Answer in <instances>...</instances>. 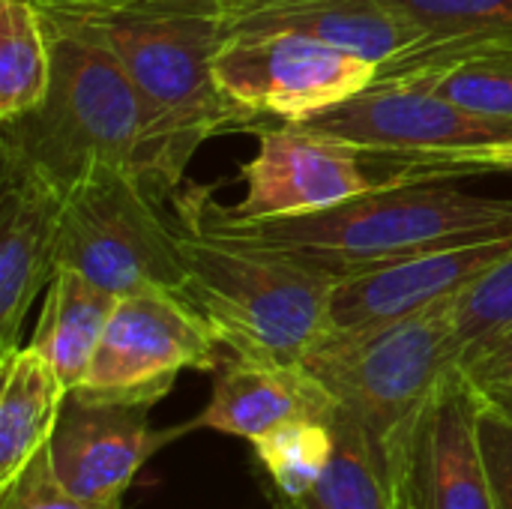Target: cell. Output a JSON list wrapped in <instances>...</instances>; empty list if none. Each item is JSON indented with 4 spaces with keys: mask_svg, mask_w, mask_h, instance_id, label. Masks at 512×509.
Segmentation results:
<instances>
[{
    "mask_svg": "<svg viewBox=\"0 0 512 509\" xmlns=\"http://www.w3.org/2000/svg\"><path fill=\"white\" fill-rule=\"evenodd\" d=\"M45 21L108 51L153 105L174 180L198 147L249 129L216 81L222 0H36Z\"/></svg>",
    "mask_w": 512,
    "mask_h": 509,
    "instance_id": "cell-1",
    "label": "cell"
},
{
    "mask_svg": "<svg viewBox=\"0 0 512 509\" xmlns=\"http://www.w3.org/2000/svg\"><path fill=\"white\" fill-rule=\"evenodd\" d=\"M54 72L45 99L0 123V168L39 174L69 189L90 165H120L141 174L162 198L177 192L162 123L126 75L99 45L51 27Z\"/></svg>",
    "mask_w": 512,
    "mask_h": 509,
    "instance_id": "cell-2",
    "label": "cell"
},
{
    "mask_svg": "<svg viewBox=\"0 0 512 509\" xmlns=\"http://www.w3.org/2000/svg\"><path fill=\"white\" fill-rule=\"evenodd\" d=\"M174 219L186 264L183 297L204 315L225 351L303 363L330 333L336 276L294 252L213 225L201 186L174 192Z\"/></svg>",
    "mask_w": 512,
    "mask_h": 509,
    "instance_id": "cell-3",
    "label": "cell"
},
{
    "mask_svg": "<svg viewBox=\"0 0 512 509\" xmlns=\"http://www.w3.org/2000/svg\"><path fill=\"white\" fill-rule=\"evenodd\" d=\"M201 201L213 225L294 252L333 276L426 249L512 237V198L474 195L441 183H381L330 210L264 222L225 216L207 186H201Z\"/></svg>",
    "mask_w": 512,
    "mask_h": 509,
    "instance_id": "cell-4",
    "label": "cell"
},
{
    "mask_svg": "<svg viewBox=\"0 0 512 509\" xmlns=\"http://www.w3.org/2000/svg\"><path fill=\"white\" fill-rule=\"evenodd\" d=\"M303 366L384 453L387 441L420 414L441 378L459 366L456 297L387 324L327 333Z\"/></svg>",
    "mask_w": 512,
    "mask_h": 509,
    "instance_id": "cell-5",
    "label": "cell"
},
{
    "mask_svg": "<svg viewBox=\"0 0 512 509\" xmlns=\"http://www.w3.org/2000/svg\"><path fill=\"white\" fill-rule=\"evenodd\" d=\"M135 171L90 165L66 192L57 231V270H75L117 297L186 291L177 219Z\"/></svg>",
    "mask_w": 512,
    "mask_h": 509,
    "instance_id": "cell-6",
    "label": "cell"
},
{
    "mask_svg": "<svg viewBox=\"0 0 512 509\" xmlns=\"http://www.w3.org/2000/svg\"><path fill=\"white\" fill-rule=\"evenodd\" d=\"M222 342L204 315L174 291H138L117 300L84 381L69 393L84 402L153 408L180 372H216Z\"/></svg>",
    "mask_w": 512,
    "mask_h": 509,
    "instance_id": "cell-7",
    "label": "cell"
},
{
    "mask_svg": "<svg viewBox=\"0 0 512 509\" xmlns=\"http://www.w3.org/2000/svg\"><path fill=\"white\" fill-rule=\"evenodd\" d=\"M378 63L303 33H228L216 81L228 105L255 129L258 117L303 123L372 87Z\"/></svg>",
    "mask_w": 512,
    "mask_h": 509,
    "instance_id": "cell-8",
    "label": "cell"
},
{
    "mask_svg": "<svg viewBox=\"0 0 512 509\" xmlns=\"http://www.w3.org/2000/svg\"><path fill=\"white\" fill-rule=\"evenodd\" d=\"M384 459L405 509H498L480 444V390L462 366L387 441Z\"/></svg>",
    "mask_w": 512,
    "mask_h": 509,
    "instance_id": "cell-9",
    "label": "cell"
},
{
    "mask_svg": "<svg viewBox=\"0 0 512 509\" xmlns=\"http://www.w3.org/2000/svg\"><path fill=\"white\" fill-rule=\"evenodd\" d=\"M240 177L246 195L231 207L222 204V213L243 222L321 213L381 186L366 171L360 147L312 123L264 129Z\"/></svg>",
    "mask_w": 512,
    "mask_h": 509,
    "instance_id": "cell-10",
    "label": "cell"
},
{
    "mask_svg": "<svg viewBox=\"0 0 512 509\" xmlns=\"http://www.w3.org/2000/svg\"><path fill=\"white\" fill-rule=\"evenodd\" d=\"M372 156L441 153L468 144L510 138L512 126L480 117L423 87H366L363 93L330 105L309 120Z\"/></svg>",
    "mask_w": 512,
    "mask_h": 509,
    "instance_id": "cell-11",
    "label": "cell"
},
{
    "mask_svg": "<svg viewBox=\"0 0 512 509\" xmlns=\"http://www.w3.org/2000/svg\"><path fill=\"white\" fill-rule=\"evenodd\" d=\"M512 252V237L426 249L396 261L336 276L330 297V333H351L414 315L459 297Z\"/></svg>",
    "mask_w": 512,
    "mask_h": 509,
    "instance_id": "cell-12",
    "label": "cell"
},
{
    "mask_svg": "<svg viewBox=\"0 0 512 509\" xmlns=\"http://www.w3.org/2000/svg\"><path fill=\"white\" fill-rule=\"evenodd\" d=\"M150 408L105 405L66 396L60 420L48 438V459L57 480L78 498L93 504L123 501V492L141 465L165 444L192 429V420L177 429H153Z\"/></svg>",
    "mask_w": 512,
    "mask_h": 509,
    "instance_id": "cell-13",
    "label": "cell"
},
{
    "mask_svg": "<svg viewBox=\"0 0 512 509\" xmlns=\"http://www.w3.org/2000/svg\"><path fill=\"white\" fill-rule=\"evenodd\" d=\"M3 171L0 195V360L21 348L33 300L57 273L63 189L21 168Z\"/></svg>",
    "mask_w": 512,
    "mask_h": 509,
    "instance_id": "cell-14",
    "label": "cell"
},
{
    "mask_svg": "<svg viewBox=\"0 0 512 509\" xmlns=\"http://www.w3.org/2000/svg\"><path fill=\"white\" fill-rule=\"evenodd\" d=\"M423 87L512 126V30L420 39L378 63L372 87Z\"/></svg>",
    "mask_w": 512,
    "mask_h": 509,
    "instance_id": "cell-15",
    "label": "cell"
},
{
    "mask_svg": "<svg viewBox=\"0 0 512 509\" xmlns=\"http://www.w3.org/2000/svg\"><path fill=\"white\" fill-rule=\"evenodd\" d=\"M228 33H303L375 63L426 33L390 0H222Z\"/></svg>",
    "mask_w": 512,
    "mask_h": 509,
    "instance_id": "cell-16",
    "label": "cell"
},
{
    "mask_svg": "<svg viewBox=\"0 0 512 509\" xmlns=\"http://www.w3.org/2000/svg\"><path fill=\"white\" fill-rule=\"evenodd\" d=\"M336 402L303 363H276L228 354L216 369L213 393L192 429H213L249 444L297 417H330Z\"/></svg>",
    "mask_w": 512,
    "mask_h": 509,
    "instance_id": "cell-17",
    "label": "cell"
},
{
    "mask_svg": "<svg viewBox=\"0 0 512 509\" xmlns=\"http://www.w3.org/2000/svg\"><path fill=\"white\" fill-rule=\"evenodd\" d=\"M0 489L9 486L21 468L48 447L60 420L66 387L54 366L33 345H21L0 360Z\"/></svg>",
    "mask_w": 512,
    "mask_h": 509,
    "instance_id": "cell-18",
    "label": "cell"
},
{
    "mask_svg": "<svg viewBox=\"0 0 512 509\" xmlns=\"http://www.w3.org/2000/svg\"><path fill=\"white\" fill-rule=\"evenodd\" d=\"M117 300L120 297L114 291L75 270H57L45 288L42 315L30 345L45 354L66 393L84 381Z\"/></svg>",
    "mask_w": 512,
    "mask_h": 509,
    "instance_id": "cell-19",
    "label": "cell"
},
{
    "mask_svg": "<svg viewBox=\"0 0 512 509\" xmlns=\"http://www.w3.org/2000/svg\"><path fill=\"white\" fill-rule=\"evenodd\" d=\"M336 450L318 486L300 501L270 498L273 509H396L384 453L342 408L333 411Z\"/></svg>",
    "mask_w": 512,
    "mask_h": 509,
    "instance_id": "cell-20",
    "label": "cell"
},
{
    "mask_svg": "<svg viewBox=\"0 0 512 509\" xmlns=\"http://www.w3.org/2000/svg\"><path fill=\"white\" fill-rule=\"evenodd\" d=\"M54 72L48 21L36 0H0V123L33 111Z\"/></svg>",
    "mask_w": 512,
    "mask_h": 509,
    "instance_id": "cell-21",
    "label": "cell"
},
{
    "mask_svg": "<svg viewBox=\"0 0 512 509\" xmlns=\"http://www.w3.org/2000/svg\"><path fill=\"white\" fill-rule=\"evenodd\" d=\"M330 417H297L252 441L255 459L267 474L270 498L300 501L318 486L336 450Z\"/></svg>",
    "mask_w": 512,
    "mask_h": 509,
    "instance_id": "cell-22",
    "label": "cell"
},
{
    "mask_svg": "<svg viewBox=\"0 0 512 509\" xmlns=\"http://www.w3.org/2000/svg\"><path fill=\"white\" fill-rule=\"evenodd\" d=\"M512 333V252L456 297L459 366Z\"/></svg>",
    "mask_w": 512,
    "mask_h": 509,
    "instance_id": "cell-23",
    "label": "cell"
},
{
    "mask_svg": "<svg viewBox=\"0 0 512 509\" xmlns=\"http://www.w3.org/2000/svg\"><path fill=\"white\" fill-rule=\"evenodd\" d=\"M393 165L381 177L390 186H414V183H441L456 174H489L512 171V135L489 144H468L441 153H417V156H390Z\"/></svg>",
    "mask_w": 512,
    "mask_h": 509,
    "instance_id": "cell-24",
    "label": "cell"
},
{
    "mask_svg": "<svg viewBox=\"0 0 512 509\" xmlns=\"http://www.w3.org/2000/svg\"><path fill=\"white\" fill-rule=\"evenodd\" d=\"M390 3L426 33L423 39L512 30V0H390Z\"/></svg>",
    "mask_w": 512,
    "mask_h": 509,
    "instance_id": "cell-25",
    "label": "cell"
},
{
    "mask_svg": "<svg viewBox=\"0 0 512 509\" xmlns=\"http://www.w3.org/2000/svg\"><path fill=\"white\" fill-rule=\"evenodd\" d=\"M0 509H123V501L93 504L72 495L54 474L48 447L39 450L21 474L0 489Z\"/></svg>",
    "mask_w": 512,
    "mask_h": 509,
    "instance_id": "cell-26",
    "label": "cell"
},
{
    "mask_svg": "<svg viewBox=\"0 0 512 509\" xmlns=\"http://www.w3.org/2000/svg\"><path fill=\"white\" fill-rule=\"evenodd\" d=\"M480 444L498 509H512V417L480 393Z\"/></svg>",
    "mask_w": 512,
    "mask_h": 509,
    "instance_id": "cell-27",
    "label": "cell"
},
{
    "mask_svg": "<svg viewBox=\"0 0 512 509\" xmlns=\"http://www.w3.org/2000/svg\"><path fill=\"white\" fill-rule=\"evenodd\" d=\"M462 372L474 381L477 390L495 393V390H512V333L498 345L480 351L468 363H462Z\"/></svg>",
    "mask_w": 512,
    "mask_h": 509,
    "instance_id": "cell-28",
    "label": "cell"
},
{
    "mask_svg": "<svg viewBox=\"0 0 512 509\" xmlns=\"http://www.w3.org/2000/svg\"><path fill=\"white\" fill-rule=\"evenodd\" d=\"M483 393V390H480ZM492 405H498L507 417H512V390H495V393H483Z\"/></svg>",
    "mask_w": 512,
    "mask_h": 509,
    "instance_id": "cell-29",
    "label": "cell"
},
{
    "mask_svg": "<svg viewBox=\"0 0 512 509\" xmlns=\"http://www.w3.org/2000/svg\"><path fill=\"white\" fill-rule=\"evenodd\" d=\"M393 501H396V495H393ZM396 509H405V507H402V504H399V501H396Z\"/></svg>",
    "mask_w": 512,
    "mask_h": 509,
    "instance_id": "cell-30",
    "label": "cell"
}]
</instances>
